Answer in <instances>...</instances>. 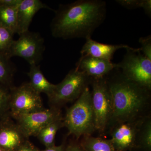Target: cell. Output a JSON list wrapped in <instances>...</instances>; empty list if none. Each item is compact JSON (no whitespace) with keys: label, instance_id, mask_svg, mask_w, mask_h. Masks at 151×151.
Instances as JSON below:
<instances>
[{"label":"cell","instance_id":"obj_1","mask_svg":"<svg viewBox=\"0 0 151 151\" xmlns=\"http://www.w3.org/2000/svg\"><path fill=\"white\" fill-rule=\"evenodd\" d=\"M106 2L102 0H78L60 4L50 24L55 37L63 39L91 38L105 20Z\"/></svg>","mask_w":151,"mask_h":151},{"label":"cell","instance_id":"obj_2","mask_svg":"<svg viewBox=\"0 0 151 151\" xmlns=\"http://www.w3.org/2000/svg\"><path fill=\"white\" fill-rule=\"evenodd\" d=\"M113 100V112L109 129L118 123L150 115L151 90L127 79L122 73L107 79Z\"/></svg>","mask_w":151,"mask_h":151},{"label":"cell","instance_id":"obj_3","mask_svg":"<svg viewBox=\"0 0 151 151\" xmlns=\"http://www.w3.org/2000/svg\"><path fill=\"white\" fill-rule=\"evenodd\" d=\"M64 127L77 139L92 136L96 131L91 91L86 87L75 103L67 109L63 118Z\"/></svg>","mask_w":151,"mask_h":151},{"label":"cell","instance_id":"obj_4","mask_svg":"<svg viewBox=\"0 0 151 151\" xmlns=\"http://www.w3.org/2000/svg\"><path fill=\"white\" fill-rule=\"evenodd\" d=\"M91 81L92 78L76 68L70 70L61 82L56 84L48 97L50 107L60 109L66 103L77 100Z\"/></svg>","mask_w":151,"mask_h":151},{"label":"cell","instance_id":"obj_5","mask_svg":"<svg viewBox=\"0 0 151 151\" xmlns=\"http://www.w3.org/2000/svg\"><path fill=\"white\" fill-rule=\"evenodd\" d=\"M91 100L96 131L104 134L108 129L113 112V100L106 77L92 79Z\"/></svg>","mask_w":151,"mask_h":151},{"label":"cell","instance_id":"obj_6","mask_svg":"<svg viewBox=\"0 0 151 151\" xmlns=\"http://www.w3.org/2000/svg\"><path fill=\"white\" fill-rule=\"evenodd\" d=\"M116 69L122 70L125 78L151 90V60L142 54L139 48L127 49Z\"/></svg>","mask_w":151,"mask_h":151},{"label":"cell","instance_id":"obj_7","mask_svg":"<svg viewBox=\"0 0 151 151\" xmlns=\"http://www.w3.org/2000/svg\"><path fill=\"white\" fill-rule=\"evenodd\" d=\"M44 109L40 94L29 82L10 89L9 115L12 118Z\"/></svg>","mask_w":151,"mask_h":151},{"label":"cell","instance_id":"obj_8","mask_svg":"<svg viewBox=\"0 0 151 151\" xmlns=\"http://www.w3.org/2000/svg\"><path fill=\"white\" fill-rule=\"evenodd\" d=\"M14 40L8 52V56H18L25 60L30 65H38L42 58L45 47L44 40L39 33L29 30L21 34Z\"/></svg>","mask_w":151,"mask_h":151},{"label":"cell","instance_id":"obj_9","mask_svg":"<svg viewBox=\"0 0 151 151\" xmlns=\"http://www.w3.org/2000/svg\"><path fill=\"white\" fill-rule=\"evenodd\" d=\"M147 116L133 121L118 123L109 128L111 142L116 151L136 150L140 129Z\"/></svg>","mask_w":151,"mask_h":151},{"label":"cell","instance_id":"obj_10","mask_svg":"<svg viewBox=\"0 0 151 151\" xmlns=\"http://www.w3.org/2000/svg\"><path fill=\"white\" fill-rule=\"evenodd\" d=\"M61 116L60 109L50 107L48 109L19 115L12 119L29 138L31 136L37 137L44 127Z\"/></svg>","mask_w":151,"mask_h":151},{"label":"cell","instance_id":"obj_11","mask_svg":"<svg viewBox=\"0 0 151 151\" xmlns=\"http://www.w3.org/2000/svg\"><path fill=\"white\" fill-rule=\"evenodd\" d=\"M28 140L10 115L0 119V147L6 151H16Z\"/></svg>","mask_w":151,"mask_h":151},{"label":"cell","instance_id":"obj_12","mask_svg":"<svg viewBox=\"0 0 151 151\" xmlns=\"http://www.w3.org/2000/svg\"><path fill=\"white\" fill-rule=\"evenodd\" d=\"M76 68L92 79H96L105 77L113 69H116V63L93 57L81 56Z\"/></svg>","mask_w":151,"mask_h":151},{"label":"cell","instance_id":"obj_13","mask_svg":"<svg viewBox=\"0 0 151 151\" xmlns=\"http://www.w3.org/2000/svg\"><path fill=\"white\" fill-rule=\"evenodd\" d=\"M42 9L52 10L40 0H22L17 7V34L19 35L28 31L34 17Z\"/></svg>","mask_w":151,"mask_h":151},{"label":"cell","instance_id":"obj_14","mask_svg":"<svg viewBox=\"0 0 151 151\" xmlns=\"http://www.w3.org/2000/svg\"><path fill=\"white\" fill-rule=\"evenodd\" d=\"M132 48L127 45L101 43L89 38L86 39L80 53L81 57L90 56L111 61L117 50L121 49L127 50Z\"/></svg>","mask_w":151,"mask_h":151},{"label":"cell","instance_id":"obj_15","mask_svg":"<svg viewBox=\"0 0 151 151\" xmlns=\"http://www.w3.org/2000/svg\"><path fill=\"white\" fill-rule=\"evenodd\" d=\"M27 75L29 78L30 85L39 93H44L48 97L53 93L56 84H52L46 79L39 65H30Z\"/></svg>","mask_w":151,"mask_h":151},{"label":"cell","instance_id":"obj_16","mask_svg":"<svg viewBox=\"0 0 151 151\" xmlns=\"http://www.w3.org/2000/svg\"><path fill=\"white\" fill-rule=\"evenodd\" d=\"M63 127V118L61 116L44 127L37 137L45 146V148L53 147L55 145V137L57 133Z\"/></svg>","mask_w":151,"mask_h":151},{"label":"cell","instance_id":"obj_17","mask_svg":"<svg viewBox=\"0 0 151 151\" xmlns=\"http://www.w3.org/2000/svg\"><path fill=\"white\" fill-rule=\"evenodd\" d=\"M79 142L84 151H116L111 139L85 136Z\"/></svg>","mask_w":151,"mask_h":151},{"label":"cell","instance_id":"obj_18","mask_svg":"<svg viewBox=\"0 0 151 151\" xmlns=\"http://www.w3.org/2000/svg\"><path fill=\"white\" fill-rule=\"evenodd\" d=\"M17 7L0 6V25L14 34L17 31Z\"/></svg>","mask_w":151,"mask_h":151},{"label":"cell","instance_id":"obj_19","mask_svg":"<svg viewBox=\"0 0 151 151\" xmlns=\"http://www.w3.org/2000/svg\"><path fill=\"white\" fill-rule=\"evenodd\" d=\"M135 151H151L150 115L145 118L141 125Z\"/></svg>","mask_w":151,"mask_h":151},{"label":"cell","instance_id":"obj_20","mask_svg":"<svg viewBox=\"0 0 151 151\" xmlns=\"http://www.w3.org/2000/svg\"><path fill=\"white\" fill-rule=\"evenodd\" d=\"M14 67L7 55L0 52V83L10 89L12 87Z\"/></svg>","mask_w":151,"mask_h":151},{"label":"cell","instance_id":"obj_21","mask_svg":"<svg viewBox=\"0 0 151 151\" xmlns=\"http://www.w3.org/2000/svg\"><path fill=\"white\" fill-rule=\"evenodd\" d=\"M14 35L9 30L0 25V52L7 55L14 40Z\"/></svg>","mask_w":151,"mask_h":151},{"label":"cell","instance_id":"obj_22","mask_svg":"<svg viewBox=\"0 0 151 151\" xmlns=\"http://www.w3.org/2000/svg\"><path fill=\"white\" fill-rule=\"evenodd\" d=\"M10 89L0 83V119L9 115Z\"/></svg>","mask_w":151,"mask_h":151},{"label":"cell","instance_id":"obj_23","mask_svg":"<svg viewBox=\"0 0 151 151\" xmlns=\"http://www.w3.org/2000/svg\"><path fill=\"white\" fill-rule=\"evenodd\" d=\"M139 42L141 44L140 51L142 52L143 54L147 58L151 60V36L149 35L145 37L139 39Z\"/></svg>","mask_w":151,"mask_h":151},{"label":"cell","instance_id":"obj_24","mask_svg":"<svg viewBox=\"0 0 151 151\" xmlns=\"http://www.w3.org/2000/svg\"><path fill=\"white\" fill-rule=\"evenodd\" d=\"M120 5L129 9L142 7L143 0H117Z\"/></svg>","mask_w":151,"mask_h":151},{"label":"cell","instance_id":"obj_25","mask_svg":"<svg viewBox=\"0 0 151 151\" xmlns=\"http://www.w3.org/2000/svg\"><path fill=\"white\" fill-rule=\"evenodd\" d=\"M16 151H40V150L27 140Z\"/></svg>","mask_w":151,"mask_h":151},{"label":"cell","instance_id":"obj_26","mask_svg":"<svg viewBox=\"0 0 151 151\" xmlns=\"http://www.w3.org/2000/svg\"><path fill=\"white\" fill-rule=\"evenodd\" d=\"M65 151H84L79 142L70 143L65 147Z\"/></svg>","mask_w":151,"mask_h":151},{"label":"cell","instance_id":"obj_27","mask_svg":"<svg viewBox=\"0 0 151 151\" xmlns=\"http://www.w3.org/2000/svg\"><path fill=\"white\" fill-rule=\"evenodd\" d=\"M22 0H0V6L18 7Z\"/></svg>","mask_w":151,"mask_h":151},{"label":"cell","instance_id":"obj_28","mask_svg":"<svg viewBox=\"0 0 151 151\" xmlns=\"http://www.w3.org/2000/svg\"><path fill=\"white\" fill-rule=\"evenodd\" d=\"M147 15L149 17L151 16V0H143L142 7Z\"/></svg>","mask_w":151,"mask_h":151},{"label":"cell","instance_id":"obj_29","mask_svg":"<svg viewBox=\"0 0 151 151\" xmlns=\"http://www.w3.org/2000/svg\"><path fill=\"white\" fill-rule=\"evenodd\" d=\"M65 143H63L60 145H55L50 147L45 148V150L40 151H65Z\"/></svg>","mask_w":151,"mask_h":151},{"label":"cell","instance_id":"obj_30","mask_svg":"<svg viewBox=\"0 0 151 151\" xmlns=\"http://www.w3.org/2000/svg\"><path fill=\"white\" fill-rule=\"evenodd\" d=\"M0 151H5L4 150H3V149L1 148L0 147Z\"/></svg>","mask_w":151,"mask_h":151}]
</instances>
